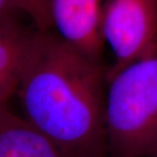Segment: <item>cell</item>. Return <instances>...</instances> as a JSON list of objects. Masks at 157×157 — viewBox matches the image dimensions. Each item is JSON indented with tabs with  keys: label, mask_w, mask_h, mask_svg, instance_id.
<instances>
[{
	"label": "cell",
	"mask_w": 157,
	"mask_h": 157,
	"mask_svg": "<svg viewBox=\"0 0 157 157\" xmlns=\"http://www.w3.org/2000/svg\"><path fill=\"white\" fill-rule=\"evenodd\" d=\"M109 67L54 31L36 30L15 97L21 118L67 157L107 155L105 102Z\"/></svg>",
	"instance_id": "cell-1"
},
{
	"label": "cell",
	"mask_w": 157,
	"mask_h": 157,
	"mask_svg": "<svg viewBox=\"0 0 157 157\" xmlns=\"http://www.w3.org/2000/svg\"><path fill=\"white\" fill-rule=\"evenodd\" d=\"M105 135L111 157H148L157 148V52L108 78Z\"/></svg>",
	"instance_id": "cell-2"
},
{
	"label": "cell",
	"mask_w": 157,
	"mask_h": 157,
	"mask_svg": "<svg viewBox=\"0 0 157 157\" xmlns=\"http://www.w3.org/2000/svg\"><path fill=\"white\" fill-rule=\"evenodd\" d=\"M102 29L114 56L109 78L157 52V0H103Z\"/></svg>",
	"instance_id": "cell-3"
},
{
	"label": "cell",
	"mask_w": 157,
	"mask_h": 157,
	"mask_svg": "<svg viewBox=\"0 0 157 157\" xmlns=\"http://www.w3.org/2000/svg\"><path fill=\"white\" fill-rule=\"evenodd\" d=\"M103 0H50L55 33L78 51L102 60L105 41L102 29Z\"/></svg>",
	"instance_id": "cell-4"
},
{
	"label": "cell",
	"mask_w": 157,
	"mask_h": 157,
	"mask_svg": "<svg viewBox=\"0 0 157 157\" xmlns=\"http://www.w3.org/2000/svg\"><path fill=\"white\" fill-rule=\"evenodd\" d=\"M36 29H30L17 17L0 23V101L15 97Z\"/></svg>",
	"instance_id": "cell-5"
},
{
	"label": "cell",
	"mask_w": 157,
	"mask_h": 157,
	"mask_svg": "<svg viewBox=\"0 0 157 157\" xmlns=\"http://www.w3.org/2000/svg\"><path fill=\"white\" fill-rule=\"evenodd\" d=\"M0 157H67L21 117L14 114L0 128Z\"/></svg>",
	"instance_id": "cell-6"
},
{
	"label": "cell",
	"mask_w": 157,
	"mask_h": 157,
	"mask_svg": "<svg viewBox=\"0 0 157 157\" xmlns=\"http://www.w3.org/2000/svg\"><path fill=\"white\" fill-rule=\"evenodd\" d=\"M21 13L32 21L33 26L40 32L53 31L50 15V0H12Z\"/></svg>",
	"instance_id": "cell-7"
},
{
	"label": "cell",
	"mask_w": 157,
	"mask_h": 157,
	"mask_svg": "<svg viewBox=\"0 0 157 157\" xmlns=\"http://www.w3.org/2000/svg\"><path fill=\"white\" fill-rule=\"evenodd\" d=\"M18 13L21 11L12 0H0V23L17 17Z\"/></svg>",
	"instance_id": "cell-8"
},
{
	"label": "cell",
	"mask_w": 157,
	"mask_h": 157,
	"mask_svg": "<svg viewBox=\"0 0 157 157\" xmlns=\"http://www.w3.org/2000/svg\"><path fill=\"white\" fill-rule=\"evenodd\" d=\"M13 115L14 113L8 108L7 103H3L0 101V128L13 117Z\"/></svg>",
	"instance_id": "cell-9"
},
{
	"label": "cell",
	"mask_w": 157,
	"mask_h": 157,
	"mask_svg": "<svg viewBox=\"0 0 157 157\" xmlns=\"http://www.w3.org/2000/svg\"><path fill=\"white\" fill-rule=\"evenodd\" d=\"M148 157H157V148H156V149L154 150V151H153Z\"/></svg>",
	"instance_id": "cell-10"
},
{
	"label": "cell",
	"mask_w": 157,
	"mask_h": 157,
	"mask_svg": "<svg viewBox=\"0 0 157 157\" xmlns=\"http://www.w3.org/2000/svg\"><path fill=\"white\" fill-rule=\"evenodd\" d=\"M101 157H111V156H108V155H104V156H101Z\"/></svg>",
	"instance_id": "cell-11"
}]
</instances>
